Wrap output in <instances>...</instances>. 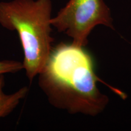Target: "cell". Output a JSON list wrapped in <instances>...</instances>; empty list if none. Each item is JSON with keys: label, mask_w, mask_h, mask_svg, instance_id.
Listing matches in <instances>:
<instances>
[{"label": "cell", "mask_w": 131, "mask_h": 131, "mask_svg": "<svg viewBox=\"0 0 131 131\" xmlns=\"http://www.w3.org/2000/svg\"><path fill=\"white\" fill-rule=\"evenodd\" d=\"M4 75L0 74V118L10 114L29 92V88L24 86L12 94H6L3 91L5 86Z\"/></svg>", "instance_id": "4"}, {"label": "cell", "mask_w": 131, "mask_h": 131, "mask_svg": "<svg viewBox=\"0 0 131 131\" xmlns=\"http://www.w3.org/2000/svg\"><path fill=\"white\" fill-rule=\"evenodd\" d=\"M52 26L72 39L73 45L85 47L96 26L114 29L109 8L104 0H69L51 19Z\"/></svg>", "instance_id": "3"}, {"label": "cell", "mask_w": 131, "mask_h": 131, "mask_svg": "<svg viewBox=\"0 0 131 131\" xmlns=\"http://www.w3.org/2000/svg\"><path fill=\"white\" fill-rule=\"evenodd\" d=\"M38 86L51 105L71 114L95 116L105 109L109 98L98 89L91 55L84 49L61 42L53 47L38 75Z\"/></svg>", "instance_id": "1"}, {"label": "cell", "mask_w": 131, "mask_h": 131, "mask_svg": "<svg viewBox=\"0 0 131 131\" xmlns=\"http://www.w3.org/2000/svg\"><path fill=\"white\" fill-rule=\"evenodd\" d=\"M50 0L0 2V24L16 31L23 50V69L30 83L45 68L52 49Z\"/></svg>", "instance_id": "2"}, {"label": "cell", "mask_w": 131, "mask_h": 131, "mask_svg": "<svg viewBox=\"0 0 131 131\" xmlns=\"http://www.w3.org/2000/svg\"><path fill=\"white\" fill-rule=\"evenodd\" d=\"M23 69V63L16 60H0V74L16 73Z\"/></svg>", "instance_id": "5"}]
</instances>
